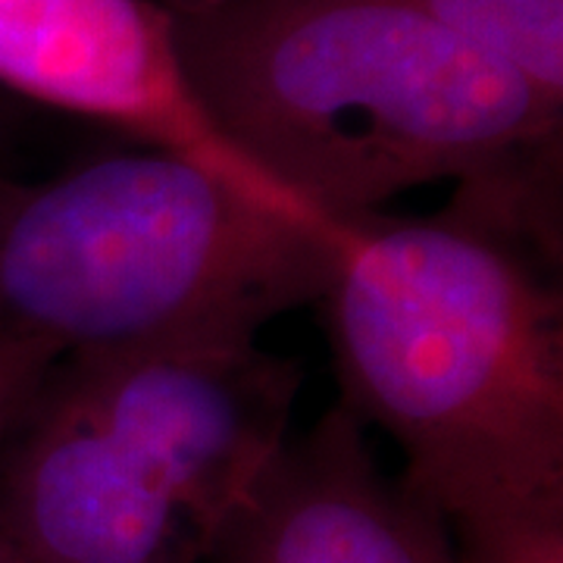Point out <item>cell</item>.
Returning a JSON list of instances; mask_svg holds the SVG:
<instances>
[{
  "label": "cell",
  "instance_id": "6da1fadb",
  "mask_svg": "<svg viewBox=\"0 0 563 563\" xmlns=\"http://www.w3.org/2000/svg\"><path fill=\"white\" fill-rule=\"evenodd\" d=\"M169 29L213 135L310 220L351 235L457 181L561 247L563 113L413 0H217Z\"/></svg>",
  "mask_w": 563,
  "mask_h": 563
},
{
  "label": "cell",
  "instance_id": "7a4b0ae2",
  "mask_svg": "<svg viewBox=\"0 0 563 563\" xmlns=\"http://www.w3.org/2000/svg\"><path fill=\"white\" fill-rule=\"evenodd\" d=\"M561 251L473 203L366 222L320 298L342 407L454 536L563 514Z\"/></svg>",
  "mask_w": 563,
  "mask_h": 563
},
{
  "label": "cell",
  "instance_id": "3957f363",
  "mask_svg": "<svg viewBox=\"0 0 563 563\" xmlns=\"http://www.w3.org/2000/svg\"><path fill=\"white\" fill-rule=\"evenodd\" d=\"M347 235L163 147L0 179V335L66 354L257 342Z\"/></svg>",
  "mask_w": 563,
  "mask_h": 563
},
{
  "label": "cell",
  "instance_id": "277c9868",
  "mask_svg": "<svg viewBox=\"0 0 563 563\" xmlns=\"http://www.w3.org/2000/svg\"><path fill=\"white\" fill-rule=\"evenodd\" d=\"M301 383L257 342L57 357L0 442V536L32 563H207Z\"/></svg>",
  "mask_w": 563,
  "mask_h": 563
},
{
  "label": "cell",
  "instance_id": "5b68a950",
  "mask_svg": "<svg viewBox=\"0 0 563 563\" xmlns=\"http://www.w3.org/2000/svg\"><path fill=\"white\" fill-rule=\"evenodd\" d=\"M0 85L288 203L207 125L154 0H0Z\"/></svg>",
  "mask_w": 563,
  "mask_h": 563
},
{
  "label": "cell",
  "instance_id": "8992f818",
  "mask_svg": "<svg viewBox=\"0 0 563 563\" xmlns=\"http://www.w3.org/2000/svg\"><path fill=\"white\" fill-rule=\"evenodd\" d=\"M207 563H463L454 532L388 479L342 404L285 439Z\"/></svg>",
  "mask_w": 563,
  "mask_h": 563
},
{
  "label": "cell",
  "instance_id": "52a82bcc",
  "mask_svg": "<svg viewBox=\"0 0 563 563\" xmlns=\"http://www.w3.org/2000/svg\"><path fill=\"white\" fill-rule=\"evenodd\" d=\"M563 113V0H413Z\"/></svg>",
  "mask_w": 563,
  "mask_h": 563
},
{
  "label": "cell",
  "instance_id": "ba28073f",
  "mask_svg": "<svg viewBox=\"0 0 563 563\" xmlns=\"http://www.w3.org/2000/svg\"><path fill=\"white\" fill-rule=\"evenodd\" d=\"M454 542L463 563H563V514L483 526Z\"/></svg>",
  "mask_w": 563,
  "mask_h": 563
},
{
  "label": "cell",
  "instance_id": "9c48e42d",
  "mask_svg": "<svg viewBox=\"0 0 563 563\" xmlns=\"http://www.w3.org/2000/svg\"><path fill=\"white\" fill-rule=\"evenodd\" d=\"M54 361L57 354L44 344L0 335V442Z\"/></svg>",
  "mask_w": 563,
  "mask_h": 563
},
{
  "label": "cell",
  "instance_id": "30bf717a",
  "mask_svg": "<svg viewBox=\"0 0 563 563\" xmlns=\"http://www.w3.org/2000/svg\"><path fill=\"white\" fill-rule=\"evenodd\" d=\"M157 7H163L166 13H195V10H203L217 0H154Z\"/></svg>",
  "mask_w": 563,
  "mask_h": 563
},
{
  "label": "cell",
  "instance_id": "8fae6325",
  "mask_svg": "<svg viewBox=\"0 0 563 563\" xmlns=\"http://www.w3.org/2000/svg\"><path fill=\"white\" fill-rule=\"evenodd\" d=\"M0 563H32V561H29V558H22L20 551L0 536Z\"/></svg>",
  "mask_w": 563,
  "mask_h": 563
}]
</instances>
